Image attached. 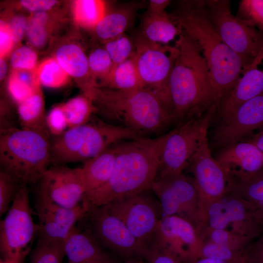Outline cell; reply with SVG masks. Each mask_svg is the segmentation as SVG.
<instances>
[{"label": "cell", "mask_w": 263, "mask_h": 263, "mask_svg": "<svg viewBox=\"0 0 263 263\" xmlns=\"http://www.w3.org/2000/svg\"><path fill=\"white\" fill-rule=\"evenodd\" d=\"M173 14L207 62L219 108L251 62L222 39L206 14L203 0H181Z\"/></svg>", "instance_id": "1"}, {"label": "cell", "mask_w": 263, "mask_h": 263, "mask_svg": "<svg viewBox=\"0 0 263 263\" xmlns=\"http://www.w3.org/2000/svg\"><path fill=\"white\" fill-rule=\"evenodd\" d=\"M167 133L154 138L120 142L114 168L107 182L84 196L87 210L117 198L150 189L156 175Z\"/></svg>", "instance_id": "2"}, {"label": "cell", "mask_w": 263, "mask_h": 263, "mask_svg": "<svg viewBox=\"0 0 263 263\" xmlns=\"http://www.w3.org/2000/svg\"><path fill=\"white\" fill-rule=\"evenodd\" d=\"M174 45L177 54L169 83L174 120L199 114L216 105L207 62L183 30Z\"/></svg>", "instance_id": "3"}, {"label": "cell", "mask_w": 263, "mask_h": 263, "mask_svg": "<svg viewBox=\"0 0 263 263\" xmlns=\"http://www.w3.org/2000/svg\"><path fill=\"white\" fill-rule=\"evenodd\" d=\"M89 95L96 112L104 119L141 136L159 132L174 120L171 109L163 99L145 88L132 91L95 88Z\"/></svg>", "instance_id": "4"}, {"label": "cell", "mask_w": 263, "mask_h": 263, "mask_svg": "<svg viewBox=\"0 0 263 263\" xmlns=\"http://www.w3.org/2000/svg\"><path fill=\"white\" fill-rule=\"evenodd\" d=\"M50 136L21 127L0 130V170L20 184L38 183L51 163Z\"/></svg>", "instance_id": "5"}, {"label": "cell", "mask_w": 263, "mask_h": 263, "mask_svg": "<svg viewBox=\"0 0 263 263\" xmlns=\"http://www.w3.org/2000/svg\"><path fill=\"white\" fill-rule=\"evenodd\" d=\"M51 141V163L54 166L85 162L122 140L142 137L121 126L93 116L87 123L68 128Z\"/></svg>", "instance_id": "6"}, {"label": "cell", "mask_w": 263, "mask_h": 263, "mask_svg": "<svg viewBox=\"0 0 263 263\" xmlns=\"http://www.w3.org/2000/svg\"><path fill=\"white\" fill-rule=\"evenodd\" d=\"M217 111L213 105L202 118H192L167 133L161 148L155 180L182 173L197 150Z\"/></svg>", "instance_id": "7"}, {"label": "cell", "mask_w": 263, "mask_h": 263, "mask_svg": "<svg viewBox=\"0 0 263 263\" xmlns=\"http://www.w3.org/2000/svg\"><path fill=\"white\" fill-rule=\"evenodd\" d=\"M83 219L99 244L116 258L123 263L145 260L148 250L105 205L89 208Z\"/></svg>", "instance_id": "8"}, {"label": "cell", "mask_w": 263, "mask_h": 263, "mask_svg": "<svg viewBox=\"0 0 263 263\" xmlns=\"http://www.w3.org/2000/svg\"><path fill=\"white\" fill-rule=\"evenodd\" d=\"M206 14L224 42L252 62L263 45V33L231 12L228 0H203Z\"/></svg>", "instance_id": "9"}, {"label": "cell", "mask_w": 263, "mask_h": 263, "mask_svg": "<svg viewBox=\"0 0 263 263\" xmlns=\"http://www.w3.org/2000/svg\"><path fill=\"white\" fill-rule=\"evenodd\" d=\"M133 38L136 49L132 56L143 87L160 96L172 111L169 83L176 47L151 42L138 33Z\"/></svg>", "instance_id": "10"}, {"label": "cell", "mask_w": 263, "mask_h": 263, "mask_svg": "<svg viewBox=\"0 0 263 263\" xmlns=\"http://www.w3.org/2000/svg\"><path fill=\"white\" fill-rule=\"evenodd\" d=\"M28 185L22 184L5 218L0 222V250L3 259L22 262L38 233L32 218Z\"/></svg>", "instance_id": "11"}, {"label": "cell", "mask_w": 263, "mask_h": 263, "mask_svg": "<svg viewBox=\"0 0 263 263\" xmlns=\"http://www.w3.org/2000/svg\"><path fill=\"white\" fill-rule=\"evenodd\" d=\"M153 194L149 189L104 205L125 224L148 251L157 225L162 218L159 202Z\"/></svg>", "instance_id": "12"}, {"label": "cell", "mask_w": 263, "mask_h": 263, "mask_svg": "<svg viewBox=\"0 0 263 263\" xmlns=\"http://www.w3.org/2000/svg\"><path fill=\"white\" fill-rule=\"evenodd\" d=\"M150 189L159 202L162 217L177 215L194 224L199 193L193 179L182 173L171 175L155 180Z\"/></svg>", "instance_id": "13"}, {"label": "cell", "mask_w": 263, "mask_h": 263, "mask_svg": "<svg viewBox=\"0 0 263 263\" xmlns=\"http://www.w3.org/2000/svg\"><path fill=\"white\" fill-rule=\"evenodd\" d=\"M38 183L37 199L64 207L80 205L85 193L81 167L54 165L43 173Z\"/></svg>", "instance_id": "14"}, {"label": "cell", "mask_w": 263, "mask_h": 263, "mask_svg": "<svg viewBox=\"0 0 263 263\" xmlns=\"http://www.w3.org/2000/svg\"><path fill=\"white\" fill-rule=\"evenodd\" d=\"M189 167L194 175L193 179L201 198L209 201L221 199L231 184V177L212 156L207 138L203 135L199 145L191 157Z\"/></svg>", "instance_id": "15"}, {"label": "cell", "mask_w": 263, "mask_h": 263, "mask_svg": "<svg viewBox=\"0 0 263 263\" xmlns=\"http://www.w3.org/2000/svg\"><path fill=\"white\" fill-rule=\"evenodd\" d=\"M152 240L174 253L184 263L198 259L202 246L194 224L177 215L162 217Z\"/></svg>", "instance_id": "16"}, {"label": "cell", "mask_w": 263, "mask_h": 263, "mask_svg": "<svg viewBox=\"0 0 263 263\" xmlns=\"http://www.w3.org/2000/svg\"><path fill=\"white\" fill-rule=\"evenodd\" d=\"M263 125V93L244 102L229 116L220 121L213 140L225 147L242 141V138Z\"/></svg>", "instance_id": "17"}, {"label": "cell", "mask_w": 263, "mask_h": 263, "mask_svg": "<svg viewBox=\"0 0 263 263\" xmlns=\"http://www.w3.org/2000/svg\"><path fill=\"white\" fill-rule=\"evenodd\" d=\"M35 208L38 237L60 241L65 240L87 211L82 202L75 207L67 208L38 199Z\"/></svg>", "instance_id": "18"}, {"label": "cell", "mask_w": 263, "mask_h": 263, "mask_svg": "<svg viewBox=\"0 0 263 263\" xmlns=\"http://www.w3.org/2000/svg\"><path fill=\"white\" fill-rule=\"evenodd\" d=\"M215 160L230 177L236 175L240 181L263 168V152L249 141L223 147Z\"/></svg>", "instance_id": "19"}, {"label": "cell", "mask_w": 263, "mask_h": 263, "mask_svg": "<svg viewBox=\"0 0 263 263\" xmlns=\"http://www.w3.org/2000/svg\"><path fill=\"white\" fill-rule=\"evenodd\" d=\"M263 93V45L218 108L220 121L244 102Z\"/></svg>", "instance_id": "20"}, {"label": "cell", "mask_w": 263, "mask_h": 263, "mask_svg": "<svg viewBox=\"0 0 263 263\" xmlns=\"http://www.w3.org/2000/svg\"><path fill=\"white\" fill-rule=\"evenodd\" d=\"M64 245L68 263H118L116 258L104 249L85 226H75Z\"/></svg>", "instance_id": "21"}, {"label": "cell", "mask_w": 263, "mask_h": 263, "mask_svg": "<svg viewBox=\"0 0 263 263\" xmlns=\"http://www.w3.org/2000/svg\"><path fill=\"white\" fill-rule=\"evenodd\" d=\"M221 199L213 202L208 207L212 228L225 229L232 223H259L255 215L256 207L252 204L243 198H231L225 201Z\"/></svg>", "instance_id": "22"}, {"label": "cell", "mask_w": 263, "mask_h": 263, "mask_svg": "<svg viewBox=\"0 0 263 263\" xmlns=\"http://www.w3.org/2000/svg\"><path fill=\"white\" fill-rule=\"evenodd\" d=\"M142 6V2H138L119 3L106 12L94 27L96 35L107 41L125 33L133 25L137 12Z\"/></svg>", "instance_id": "23"}, {"label": "cell", "mask_w": 263, "mask_h": 263, "mask_svg": "<svg viewBox=\"0 0 263 263\" xmlns=\"http://www.w3.org/2000/svg\"><path fill=\"white\" fill-rule=\"evenodd\" d=\"M120 142L113 145L101 153L84 162L81 168L85 190L84 196L103 186L110 179Z\"/></svg>", "instance_id": "24"}, {"label": "cell", "mask_w": 263, "mask_h": 263, "mask_svg": "<svg viewBox=\"0 0 263 263\" xmlns=\"http://www.w3.org/2000/svg\"><path fill=\"white\" fill-rule=\"evenodd\" d=\"M183 31L176 17L167 12L162 15L146 13L142 18L138 32L142 37L152 42L168 45Z\"/></svg>", "instance_id": "25"}, {"label": "cell", "mask_w": 263, "mask_h": 263, "mask_svg": "<svg viewBox=\"0 0 263 263\" xmlns=\"http://www.w3.org/2000/svg\"><path fill=\"white\" fill-rule=\"evenodd\" d=\"M17 112L20 127L50 136L47 128L44 100L40 89L19 104Z\"/></svg>", "instance_id": "26"}, {"label": "cell", "mask_w": 263, "mask_h": 263, "mask_svg": "<svg viewBox=\"0 0 263 263\" xmlns=\"http://www.w3.org/2000/svg\"><path fill=\"white\" fill-rule=\"evenodd\" d=\"M56 59L63 70L73 77H84L90 73L88 58L82 50L75 44L60 46L56 52Z\"/></svg>", "instance_id": "27"}, {"label": "cell", "mask_w": 263, "mask_h": 263, "mask_svg": "<svg viewBox=\"0 0 263 263\" xmlns=\"http://www.w3.org/2000/svg\"><path fill=\"white\" fill-rule=\"evenodd\" d=\"M109 89L132 91L144 88L133 56L114 66L106 84Z\"/></svg>", "instance_id": "28"}, {"label": "cell", "mask_w": 263, "mask_h": 263, "mask_svg": "<svg viewBox=\"0 0 263 263\" xmlns=\"http://www.w3.org/2000/svg\"><path fill=\"white\" fill-rule=\"evenodd\" d=\"M65 113L68 128L88 122L96 112V108L91 96L85 94L69 100L62 104Z\"/></svg>", "instance_id": "29"}, {"label": "cell", "mask_w": 263, "mask_h": 263, "mask_svg": "<svg viewBox=\"0 0 263 263\" xmlns=\"http://www.w3.org/2000/svg\"><path fill=\"white\" fill-rule=\"evenodd\" d=\"M105 2L99 0H78L74 2V14L76 22L80 25L94 27L106 13Z\"/></svg>", "instance_id": "30"}, {"label": "cell", "mask_w": 263, "mask_h": 263, "mask_svg": "<svg viewBox=\"0 0 263 263\" xmlns=\"http://www.w3.org/2000/svg\"><path fill=\"white\" fill-rule=\"evenodd\" d=\"M64 241L38 237L30 263H62L65 256Z\"/></svg>", "instance_id": "31"}, {"label": "cell", "mask_w": 263, "mask_h": 263, "mask_svg": "<svg viewBox=\"0 0 263 263\" xmlns=\"http://www.w3.org/2000/svg\"><path fill=\"white\" fill-rule=\"evenodd\" d=\"M242 198L255 206L263 204V168L234 186Z\"/></svg>", "instance_id": "32"}, {"label": "cell", "mask_w": 263, "mask_h": 263, "mask_svg": "<svg viewBox=\"0 0 263 263\" xmlns=\"http://www.w3.org/2000/svg\"><path fill=\"white\" fill-rule=\"evenodd\" d=\"M36 74L39 83L48 88H59L68 80V75L55 58L43 61L38 67Z\"/></svg>", "instance_id": "33"}, {"label": "cell", "mask_w": 263, "mask_h": 263, "mask_svg": "<svg viewBox=\"0 0 263 263\" xmlns=\"http://www.w3.org/2000/svg\"><path fill=\"white\" fill-rule=\"evenodd\" d=\"M104 48L113 61V67L132 57L136 49L133 38L125 33L106 41Z\"/></svg>", "instance_id": "34"}, {"label": "cell", "mask_w": 263, "mask_h": 263, "mask_svg": "<svg viewBox=\"0 0 263 263\" xmlns=\"http://www.w3.org/2000/svg\"><path fill=\"white\" fill-rule=\"evenodd\" d=\"M210 258L234 263H243V251L235 250L228 245L211 242L202 244L198 258Z\"/></svg>", "instance_id": "35"}, {"label": "cell", "mask_w": 263, "mask_h": 263, "mask_svg": "<svg viewBox=\"0 0 263 263\" xmlns=\"http://www.w3.org/2000/svg\"><path fill=\"white\" fill-rule=\"evenodd\" d=\"M90 73L103 79L106 85L113 68V61L105 48L93 50L88 58Z\"/></svg>", "instance_id": "36"}, {"label": "cell", "mask_w": 263, "mask_h": 263, "mask_svg": "<svg viewBox=\"0 0 263 263\" xmlns=\"http://www.w3.org/2000/svg\"><path fill=\"white\" fill-rule=\"evenodd\" d=\"M237 16L263 33V0H242Z\"/></svg>", "instance_id": "37"}, {"label": "cell", "mask_w": 263, "mask_h": 263, "mask_svg": "<svg viewBox=\"0 0 263 263\" xmlns=\"http://www.w3.org/2000/svg\"><path fill=\"white\" fill-rule=\"evenodd\" d=\"M21 184L8 174L0 171V215L9 210Z\"/></svg>", "instance_id": "38"}, {"label": "cell", "mask_w": 263, "mask_h": 263, "mask_svg": "<svg viewBox=\"0 0 263 263\" xmlns=\"http://www.w3.org/2000/svg\"><path fill=\"white\" fill-rule=\"evenodd\" d=\"M47 15L44 12L34 14L27 22L26 35L30 43L36 47L43 46L46 41L45 24Z\"/></svg>", "instance_id": "39"}, {"label": "cell", "mask_w": 263, "mask_h": 263, "mask_svg": "<svg viewBox=\"0 0 263 263\" xmlns=\"http://www.w3.org/2000/svg\"><path fill=\"white\" fill-rule=\"evenodd\" d=\"M145 261L147 263H184L176 254L154 240L149 246Z\"/></svg>", "instance_id": "40"}, {"label": "cell", "mask_w": 263, "mask_h": 263, "mask_svg": "<svg viewBox=\"0 0 263 263\" xmlns=\"http://www.w3.org/2000/svg\"><path fill=\"white\" fill-rule=\"evenodd\" d=\"M46 125L50 134L54 137L62 134L68 129L62 105L53 108L46 115Z\"/></svg>", "instance_id": "41"}, {"label": "cell", "mask_w": 263, "mask_h": 263, "mask_svg": "<svg viewBox=\"0 0 263 263\" xmlns=\"http://www.w3.org/2000/svg\"><path fill=\"white\" fill-rule=\"evenodd\" d=\"M37 56L30 48L22 46L12 54L10 63L16 70H33L36 67Z\"/></svg>", "instance_id": "42"}, {"label": "cell", "mask_w": 263, "mask_h": 263, "mask_svg": "<svg viewBox=\"0 0 263 263\" xmlns=\"http://www.w3.org/2000/svg\"><path fill=\"white\" fill-rule=\"evenodd\" d=\"M8 90L10 95L19 105L39 89L36 90L12 75L8 81Z\"/></svg>", "instance_id": "43"}, {"label": "cell", "mask_w": 263, "mask_h": 263, "mask_svg": "<svg viewBox=\"0 0 263 263\" xmlns=\"http://www.w3.org/2000/svg\"><path fill=\"white\" fill-rule=\"evenodd\" d=\"M258 239L243 249L244 263H263V226Z\"/></svg>", "instance_id": "44"}, {"label": "cell", "mask_w": 263, "mask_h": 263, "mask_svg": "<svg viewBox=\"0 0 263 263\" xmlns=\"http://www.w3.org/2000/svg\"><path fill=\"white\" fill-rule=\"evenodd\" d=\"M27 25L25 18L21 16L15 17L10 21L8 26L14 42L21 39L26 30Z\"/></svg>", "instance_id": "45"}, {"label": "cell", "mask_w": 263, "mask_h": 263, "mask_svg": "<svg viewBox=\"0 0 263 263\" xmlns=\"http://www.w3.org/2000/svg\"><path fill=\"white\" fill-rule=\"evenodd\" d=\"M8 24L0 21V56L2 58L9 53L14 44Z\"/></svg>", "instance_id": "46"}, {"label": "cell", "mask_w": 263, "mask_h": 263, "mask_svg": "<svg viewBox=\"0 0 263 263\" xmlns=\"http://www.w3.org/2000/svg\"><path fill=\"white\" fill-rule=\"evenodd\" d=\"M57 2L54 0H22L21 5L26 9L32 11L42 12L51 9Z\"/></svg>", "instance_id": "47"}, {"label": "cell", "mask_w": 263, "mask_h": 263, "mask_svg": "<svg viewBox=\"0 0 263 263\" xmlns=\"http://www.w3.org/2000/svg\"><path fill=\"white\" fill-rule=\"evenodd\" d=\"M210 237L211 242L228 245L233 249L238 250L230 243L229 233L225 229H213Z\"/></svg>", "instance_id": "48"}, {"label": "cell", "mask_w": 263, "mask_h": 263, "mask_svg": "<svg viewBox=\"0 0 263 263\" xmlns=\"http://www.w3.org/2000/svg\"><path fill=\"white\" fill-rule=\"evenodd\" d=\"M170 2L169 0H150L146 13L153 15H162L166 12V9Z\"/></svg>", "instance_id": "49"}, {"label": "cell", "mask_w": 263, "mask_h": 263, "mask_svg": "<svg viewBox=\"0 0 263 263\" xmlns=\"http://www.w3.org/2000/svg\"><path fill=\"white\" fill-rule=\"evenodd\" d=\"M249 141L255 144L263 152V131L257 134Z\"/></svg>", "instance_id": "50"}, {"label": "cell", "mask_w": 263, "mask_h": 263, "mask_svg": "<svg viewBox=\"0 0 263 263\" xmlns=\"http://www.w3.org/2000/svg\"><path fill=\"white\" fill-rule=\"evenodd\" d=\"M255 216L259 224L263 226V204L256 206Z\"/></svg>", "instance_id": "51"}, {"label": "cell", "mask_w": 263, "mask_h": 263, "mask_svg": "<svg viewBox=\"0 0 263 263\" xmlns=\"http://www.w3.org/2000/svg\"><path fill=\"white\" fill-rule=\"evenodd\" d=\"M7 72V65L2 58L0 59V79H2L6 75Z\"/></svg>", "instance_id": "52"}, {"label": "cell", "mask_w": 263, "mask_h": 263, "mask_svg": "<svg viewBox=\"0 0 263 263\" xmlns=\"http://www.w3.org/2000/svg\"><path fill=\"white\" fill-rule=\"evenodd\" d=\"M22 262L11 259H3L0 260V263H22Z\"/></svg>", "instance_id": "53"}, {"label": "cell", "mask_w": 263, "mask_h": 263, "mask_svg": "<svg viewBox=\"0 0 263 263\" xmlns=\"http://www.w3.org/2000/svg\"><path fill=\"white\" fill-rule=\"evenodd\" d=\"M123 263H147L145 260H135L126 262Z\"/></svg>", "instance_id": "54"}]
</instances>
